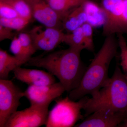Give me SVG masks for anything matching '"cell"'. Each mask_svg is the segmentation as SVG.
I'll list each match as a JSON object with an SVG mask.
<instances>
[{
    "mask_svg": "<svg viewBox=\"0 0 127 127\" xmlns=\"http://www.w3.org/2000/svg\"><path fill=\"white\" fill-rule=\"evenodd\" d=\"M119 127H127V118L126 119V120L122 123L119 125Z\"/></svg>",
    "mask_w": 127,
    "mask_h": 127,
    "instance_id": "obj_27",
    "label": "cell"
},
{
    "mask_svg": "<svg viewBox=\"0 0 127 127\" xmlns=\"http://www.w3.org/2000/svg\"><path fill=\"white\" fill-rule=\"evenodd\" d=\"M63 42L69 46V47L82 50L85 49L81 27L71 32L65 33L64 38Z\"/></svg>",
    "mask_w": 127,
    "mask_h": 127,
    "instance_id": "obj_17",
    "label": "cell"
},
{
    "mask_svg": "<svg viewBox=\"0 0 127 127\" xmlns=\"http://www.w3.org/2000/svg\"><path fill=\"white\" fill-rule=\"evenodd\" d=\"M87 22L86 14L82 4L64 15L62 21V27L63 30L69 33L81 27Z\"/></svg>",
    "mask_w": 127,
    "mask_h": 127,
    "instance_id": "obj_13",
    "label": "cell"
},
{
    "mask_svg": "<svg viewBox=\"0 0 127 127\" xmlns=\"http://www.w3.org/2000/svg\"><path fill=\"white\" fill-rule=\"evenodd\" d=\"M26 62L15 56L10 55L6 51L0 49V79H7L9 73L15 68L25 65Z\"/></svg>",
    "mask_w": 127,
    "mask_h": 127,
    "instance_id": "obj_15",
    "label": "cell"
},
{
    "mask_svg": "<svg viewBox=\"0 0 127 127\" xmlns=\"http://www.w3.org/2000/svg\"><path fill=\"white\" fill-rule=\"evenodd\" d=\"M119 48L120 50L119 64L120 68L127 79V43L123 34H117Z\"/></svg>",
    "mask_w": 127,
    "mask_h": 127,
    "instance_id": "obj_19",
    "label": "cell"
},
{
    "mask_svg": "<svg viewBox=\"0 0 127 127\" xmlns=\"http://www.w3.org/2000/svg\"><path fill=\"white\" fill-rule=\"evenodd\" d=\"M18 16H20L12 6L0 0V17L12 18Z\"/></svg>",
    "mask_w": 127,
    "mask_h": 127,
    "instance_id": "obj_24",
    "label": "cell"
},
{
    "mask_svg": "<svg viewBox=\"0 0 127 127\" xmlns=\"http://www.w3.org/2000/svg\"><path fill=\"white\" fill-rule=\"evenodd\" d=\"M92 0L94 1H95V2H97V1H99L100 0Z\"/></svg>",
    "mask_w": 127,
    "mask_h": 127,
    "instance_id": "obj_28",
    "label": "cell"
},
{
    "mask_svg": "<svg viewBox=\"0 0 127 127\" xmlns=\"http://www.w3.org/2000/svg\"><path fill=\"white\" fill-rule=\"evenodd\" d=\"M10 50L14 56L22 61L26 62V63L30 60L23 50L17 36L16 35L12 40L10 45Z\"/></svg>",
    "mask_w": 127,
    "mask_h": 127,
    "instance_id": "obj_23",
    "label": "cell"
},
{
    "mask_svg": "<svg viewBox=\"0 0 127 127\" xmlns=\"http://www.w3.org/2000/svg\"><path fill=\"white\" fill-rule=\"evenodd\" d=\"M83 109L86 117L100 109L127 113V79L119 63L107 83L96 94L88 97Z\"/></svg>",
    "mask_w": 127,
    "mask_h": 127,
    "instance_id": "obj_3",
    "label": "cell"
},
{
    "mask_svg": "<svg viewBox=\"0 0 127 127\" xmlns=\"http://www.w3.org/2000/svg\"><path fill=\"white\" fill-rule=\"evenodd\" d=\"M30 21L21 16L12 18L0 17V25L19 31L25 28L30 23Z\"/></svg>",
    "mask_w": 127,
    "mask_h": 127,
    "instance_id": "obj_20",
    "label": "cell"
},
{
    "mask_svg": "<svg viewBox=\"0 0 127 127\" xmlns=\"http://www.w3.org/2000/svg\"><path fill=\"white\" fill-rule=\"evenodd\" d=\"M14 77L29 86H45L56 82L55 76L42 70L18 67L13 71Z\"/></svg>",
    "mask_w": 127,
    "mask_h": 127,
    "instance_id": "obj_12",
    "label": "cell"
},
{
    "mask_svg": "<svg viewBox=\"0 0 127 127\" xmlns=\"http://www.w3.org/2000/svg\"><path fill=\"white\" fill-rule=\"evenodd\" d=\"M86 96L78 101H73L68 96L57 99L56 103L48 112L46 127H75L83 116L81 114L84 104L88 99Z\"/></svg>",
    "mask_w": 127,
    "mask_h": 127,
    "instance_id": "obj_4",
    "label": "cell"
},
{
    "mask_svg": "<svg viewBox=\"0 0 127 127\" xmlns=\"http://www.w3.org/2000/svg\"><path fill=\"white\" fill-rule=\"evenodd\" d=\"M82 51L69 47L32 57L25 65L46 69L59 79L66 92L69 93L79 86L86 70L81 59Z\"/></svg>",
    "mask_w": 127,
    "mask_h": 127,
    "instance_id": "obj_1",
    "label": "cell"
},
{
    "mask_svg": "<svg viewBox=\"0 0 127 127\" xmlns=\"http://www.w3.org/2000/svg\"><path fill=\"white\" fill-rule=\"evenodd\" d=\"M24 92L7 79H0V127H5L9 118L17 111Z\"/></svg>",
    "mask_w": 127,
    "mask_h": 127,
    "instance_id": "obj_5",
    "label": "cell"
},
{
    "mask_svg": "<svg viewBox=\"0 0 127 127\" xmlns=\"http://www.w3.org/2000/svg\"><path fill=\"white\" fill-rule=\"evenodd\" d=\"M50 104L31 105L13 114L5 127H39L45 125Z\"/></svg>",
    "mask_w": 127,
    "mask_h": 127,
    "instance_id": "obj_6",
    "label": "cell"
},
{
    "mask_svg": "<svg viewBox=\"0 0 127 127\" xmlns=\"http://www.w3.org/2000/svg\"><path fill=\"white\" fill-rule=\"evenodd\" d=\"M124 0H101V7L105 15L102 27L105 37L125 33L123 21Z\"/></svg>",
    "mask_w": 127,
    "mask_h": 127,
    "instance_id": "obj_7",
    "label": "cell"
},
{
    "mask_svg": "<svg viewBox=\"0 0 127 127\" xmlns=\"http://www.w3.org/2000/svg\"><path fill=\"white\" fill-rule=\"evenodd\" d=\"M118 48L115 35L106 36L101 47L87 67L79 86L69 93L68 97L76 101L88 95L93 96L104 86L110 79L109 66L117 56Z\"/></svg>",
    "mask_w": 127,
    "mask_h": 127,
    "instance_id": "obj_2",
    "label": "cell"
},
{
    "mask_svg": "<svg viewBox=\"0 0 127 127\" xmlns=\"http://www.w3.org/2000/svg\"><path fill=\"white\" fill-rule=\"evenodd\" d=\"M123 21L125 33L127 32V0H124Z\"/></svg>",
    "mask_w": 127,
    "mask_h": 127,
    "instance_id": "obj_26",
    "label": "cell"
},
{
    "mask_svg": "<svg viewBox=\"0 0 127 127\" xmlns=\"http://www.w3.org/2000/svg\"><path fill=\"white\" fill-rule=\"evenodd\" d=\"M53 9L64 16L69 11L81 5L86 0H45Z\"/></svg>",
    "mask_w": 127,
    "mask_h": 127,
    "instance_id": "obj_16",
    "label": "cell"
},
{
    "mask_svg": "<svg viewBox=\"0 0 127 127\" xmlns=\"http://www.w3.org/2000/svg\"><path fill=\"white\" fill-rule=\"evenodd\" d=\"M12 6L19 16L31 20L32 16L30 5L27 0H1Z\"/></svg>",
    "mask_w": 127,
    "mask_h": 127,
    "instance_id": "obj_18",
    "label": "cell"
},
{
    "mask_svg": "<svg viewBox=\"0 0 127 127\" xmlns=\"http://www.w3.org/2000/svg\"><path fill=\"white\" fill-rule=\"evenodd\" d=\"M65 92V89L60 82L45 86H29L24 92V97L31 105L50 104Z\"/></svg>",
    "mask_w": 127,
    "mask_h": 127,
    "instance_id": "obj_9",
    "label": "cell"
},
{
    "mask_svg": "<svg viewBox=\"0 0 127 127\" xmlns=\"http://www.w3.org/2000/svg\"><path fill=\"white\" fill-rule=\"evenodd\" d=\"M127 118V113L100 109L86 117L77 127H116Z\"/></svg>",
    "mask_w": 127,
    "mask_h": 127,
    "instance_id": "obj_10",
    "label": "cell"
},
{
    "mask_svg": "<svg viewBox=\"0 0 127 127\" xmlns=\"http://www.w3.org/2000/svg\"><path fill=\"white\" fill-rule=\"evenodd\" d=\"M17 36L26 55L30 59L36 51L31 36L28 32H22L18 34Z\"/></svg>",
    "mask_w": 127,
    "mask_h": 127,
    "instance_id": "obj_21",
    "label": "cell"
},
{
    "mask_svg": "<svg viewBox=\"0 0 127 127\" xmlns=\"http://www.w3.org/2000/svg\"><path fill=\"white\" fill-rule=\"evenodd\" d=\"M63 30L54 27H46L43 30L41 27L37 26L32 28L28 32L36 51L51 52L63 42L65 34Z\"/></svg>",
    "mask_w": 127,
    "mask_h": 127,
    "instance_id": "obj_8",
    "label": "cell"
},
{
    "mask_svg": "<svg viewBox=\"0 0 127 127\" xmlns=\"http://www.w3.org/2000/svg\"><path fill=\"white\" fill-rule=\"evenodd\" d=\"M30 5L32 18L46 27L63 29L62 21L63 16L48 4L45 0H27Z\"/></svg>",
    "mask_w": 127,
    "mask_h": 127,
    "instance_id": "obj_11",
    "label": "cell"
},
{
    "mask_svg": "<svg viewBox=\"0 0 127 127\" xmlns=\"http://www.w3.org/2000/svg\"><path fill=\"white\" fill-rule=\"evenodd\" d=\"M13 31L11 28L0 25V41L6 39H10L12 40L16 36Z\"/></svg>",
    "mask_w": 127,
    "mask_h": 127,
    "instance_id": "obj_25",
    "label": "cell"
},
{
    "mask_svg": "<svg viewBox=\"0 0 127 127\" xmlns=\"http://www.w3.org/2000/svg\"><path fill=\"white\" fill-rule=\"evenodd\" d=\"M82 5L86 14L87 22L94 28L102 27L105 23V15L100 5L92 0H86Z\"/></svg>",
    "mask_w": 127,
    "mask_h": 127,
    "instance_id": "obj_14",
    "label": "cell"
},
{
    "mask_svg": "<svg viewBox=\"0 0 127 127\" xmlns=\"http://www.w3.org/2000/svg\"><path fill=\"white\" fill-rule=\"evenodd\" d=\"M85 49L93 52L94 45L93 39V28L92 26L86 22L81 26Z\"/></svg>",
    "mask_w": 127,
    "mask_h": 127,
    "instance_id": "obj_22",
    "label": "cell"
}]
</instances>
